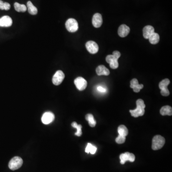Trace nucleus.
<instances>
[{"mask_svg":"<svg viewBox=\"0 0 172 172\" xmlns=\"http://www.w3.org/2000/svg\"><path fill=\"white\" fill-rule=\"evenodd\" d=\"M55 115L51 112H46L43 114L42 117V121L45 124H48L54 121Z\"/></svg>","mask_w":172,"mask_h":172,"instance_id":"11","label":"nucleus"},{"mask_svg":"<svg viewBox=\"0 0 172 172\" xmlns=\"http://www.w3.org/2000/svg\"><path fill=\"white\" fill-rule=\"evenodd\" d=\"M86 48L89 52L95 54L99 51V46L95 42L89 41L86 44Z\"/></svg>","mask_w":172,"mask_h":172,"instance_id":"9","label":"nucleus"},{"mask_svg":"<svg viewBox=\"0 0 172 172\" xmlns=\"http://www.w3.org/2000/svg\"><path fill=\"white\" fill-rule=\"evenodd\" d=\"M14 9L17 12H26L27 10V7L25 5L21 4L18 2H15L14 4Z\"/></svg>","mask_w":172,"mask_h":172,"instance_id":"23","label":"nucleus"},{"mask_svg":"<svg viewBox=\"0 0 172 172\" xmlns=\"http://www.w3.org/2000/svg\"><path fill=\"white\" fill-rule=\"evenodd\" d=\"M165 139L160 135H157L153 137L152 140V149L158 150L161 149L165 144Z\"/></svg>","mask_w":172,"mask_h":172,"instance_id":"3","label":"nucleus"},{"mask_svg":"<svg viewBox=\"0 0 172 172\" xmlns=\"http://www.w3.org/2000/svg\"><path fill=\"white\" fill-rule=\"evenodd\" d=\"M118 132L120 136L126 137L128 134V130L124 125H121L119 126L118 128Z\"/></svg>","mask_w":172,"mask_h":172,"instance_id":"21","label":"nucleus"},{"mask_svg":"<svg viewBox=\"0 0 172 172\" xmlns=\"http://www.w3.org/2000/svg\"><path fill=\"white\" fill-rule=\"evenodd\" d=\"M65 78V74L61 70H58L54 74L52 78V82L55 85H60Z\"/></svg>","mask_w":172,"mask_h":172,"instance_id":"7","label":"nucleus"},{"mask_svg":"<svg viewBox=\"0 0 172 172\" xmlns=\"http://www.w3.org/2000/svg\"><path fill=\"white\" fill-rule=\"evenodd\" d=\"M23 164V159L20 157L16 156L12 158L9 162L8 166L11 170L14 171L20 168Z\"/></svg>","mask_w":172,"mask_h":172,"instance_id":"4","label":"nucleus"},{"mask_svg":"<svg viewBox=\"0 0 172 172\" xmlns=\"http://www.w3.org/2000/svg\"><path fill=\"white\" fill-rule=\"evenodd\" d=\"M11 8V5L9 3L6 2H4V1L0 0V9L1 10H9Z\"/></svg>","mask_w":172,"mask_h":172,"instance_id":"25","label":"nucleus"},{"mask_svg":"<svg viewBox=\"0 0 172 172\" xmlns=\"http://www.w3.org/2000/svg\"><path fill=\"white\" fill-rule=\"evenodd\" d=\"M170 83V80L168 78H165L159 83V87L161 89V93L163 96H168L170 94V92L168 88Z\"/></svg>","mask_w":172,"mask_h":172,"instance_id":"6","label":"nucleus"},{"mask_svg":"<svg viewBox=\"0 0 172 172\" xmlns=\"http://www.w3.org/2000/svg\"><path fill=\"white\" fill-rule=\"evenodd\" d=\"M154 32V29L151 25H147L143 29V36L145 39H148L150 36Z\"/></svg>","mask_w":172,"mask_h":172,"instance_id":"17","label":"nucleus"},{"mask_svg":"<svg viewBox=\"0 0 172 172\" xmlns=\"http://www.w3.org/2000/svg\"><path fill=\"white\" fill-rule=\"evenodd\" d=\"M97 90L99 91L100 92L104 93L106 92V89H105L104 88H103V87L100 86H98L97 87Z\"/></svg>","mask_w":172,"mask_h":172,"instance_id":"28","label":"nucleus"},{"mask_svg":"<svg viewBox=\"0 0 172 172\" xmlns=\"http://www.w3.org/2000/svg\"><path fill=\"white\" fill-rule=\"evenodd\" d=\"M97 149L96 147H95V146L92 145V148H91V150H90V153L92 154H95V153H96V152Z\"/></svg>","mask_w":172,"mask_h":172,"instance_id":"29","label":"nucleus"},{"mask_svg":"<svg viewBox=\"0 0 172 172\" xmlns=\"http://www.w3.org/2000/svg\"><path fill=\"white\" fill-rule=\"evenodd\" d=\"M13 24L12 18L9 16H5L0 18V26L10 27Z\"/></svg>","mask_w":172,"mask_h":172,"instance_id":"14","label":"nucleus"},{"mask_svg":"<svg viewBox=\"0 0 172 172\" xmlns=\"http://www.w3.org/2000/svg\"><path fill=\"white\" fill-rule=\"evenodd\" d=\"M74 83L78 90L82 91L86 89L87 86V81L82 77H78L74 80Z\"/></svg>","mask_w":172,"mask_h":172,"instance_id":"10","label":"nucleus"},{"mask_svg":"<svg viewBox=\"0 0 172 172\" xmlns=\"http://www.w3.org/2000/svg\"><path fill=\"white\" fill-rule=\"evenodd\" d=\"M125 140H126V137L119 135V136L116 138L115 141L117 144H124L125 141Z\"/></svg>","mask_w":172,"mask_h":172,"instance_id":"26","label":"nucleus"},{"mask_svg":"<svg viewBox=\"0 0 172 172\" xmlns=\"http://www.w3.org/2000/svg\"><path fill=\"white\" fill-rule=\"evenodd\" d=\"M97 74L98 76H108L109 75V70L104 65H100L97 68Z\"/></svg>","mask_w":172,"mask_h":172,"instance_id":"16","label":"nucleus"},{"mask_svg":"<svg viewBox=\"0 0 172 172\" xmlns=\"http://www.w3.org/2000/svg\"><path fill=\"white\" fill-rule=\"evenodd\" d=\"M150 43L153 45H156L159 43L160 40V36L157 33L154 32L148 38Z\"/></svg>","mask_w":172,"mask_h":172,"instance_id":"20","label":"nucleus"},{"mask_svg":"<svg viewBox=\"0 0 172 172\" xmlns=\"http://www.w3.org/2000/svg\"><path fill=\"white\" fill-rule=\"evenodd\" d=\"M86 120L89 122V126L94 127L96 125V121L94 119V117L92 114H88L86 116Z\"/></svg>","mask_w":172,"mask_h":172,"instance_id":"22","label":"nucleus"},{"mask_svg":"<svg viewBox=\"0 0 172 172\" xmlns=\"http://www.w3.org/2000/svg\"><path fill=\"white\" fill-rule=\"evenodd\" d=\"M121 56V53L118 51H114L112 55H108L106 57V60L109 64V67L112 69H117L119 67L118 59Z\"/></svg>","mask_w":172,"mask_h":172,"instance_id":"1","label":"nucleus"},{"mask_svg":"<svg viewBox=\"0 0 172 172\" xmlns=\"http://www.w3.org/2000/svg\"><path fill=\"white\" fill-rule=\"evenodd\" d=\"M27 9H28L29 13L32 15H36L37 13L38 10L36 6L34 5L32 2L31 1H28L27 2Z\"/></svg>","mask_w":172,"mask_h":172,"instance_id":"18","label":"nucleus"},{"mask_svg":"<svg viewBox=\"0 0 172 172\" xmlns=\"http://www.w3.org/2000/svg\"><path fill=\"white\" fill-rule=\"evenodd\" d=\"M137 108L134 110H130L131 115L133 117L137 118L142 116L144 114L145 105L144 101L138 99L136 101Z\"/></svg>","mask_w":172,"mask_h":172,"instance_id":"2","label":"nucleus"},{"mask_svg":"<svg viewBox=\"0 0 172 172\" xmlns=\"http://www.w3.org/2000/svg\"><path fill=\"white\" fill-rule=\"evenodd\" d=\"M66 28L69 32H75L78 29V25L77 21L73 18H69L66 22Z\"/></svg>","mask_w":172,"mask_h":172,"instance_id":"5","label":"nucleus"},{"mask_svg":"<svg viewBox=\"0 0 172 172\" xmlns=\"http://www.w3.org/2000/svg\"><path fill=\"white\" fill-rule=\"evenodd\" d=\"M71 125L74 128L77 129V132L75 133V135L77 136H81L82 135V133L81 131V129H82V125H78L77 124L76 122H72V124H71Z\"/></svg>","mask_w":172,"mask_h":172,"instance_id":"24","label":"nucleus"},{"mask_svg":"<svg viewBox=\"0 0 172 172\" xmlns=\"http://www.w3.org/2000/svg\"><path fill=\"white\" fill-rule=\"evenodd\" d=\"M130 32V28L129 26L126 25H120L118 29V34L120 37H125L127 36Z\"/></svg>","mask_w":172,"mask_h":172,"instance_id":"13","label":"nucleus"},{"mask_svg":"<svg viewBox=\"0 0 172 172\" xmlns=\"http://www.w3.org/2000/svg\"><path fill=\"white\" fill-rule=\"evenodd\" d=\"M130 87L133 89L135 92H139L140 90L144 88V85L142 84H139L138 81L136 78H133L131 81Z\"/></svg>","mask_w":172,"mask_h":172,"instance_id":"15","label":"nucleus"},{"mask_svg":"<svg viewBox=\"0 0 172 172\" xmlns=\"http://www.w3.org/2000/svg\"><path fill=\"white\" fill-rule=\"evenodd\" d=\"M120 163L121 165H124L126 162L130 161L133 162L136 159V156L133 153L126 152L125 153H121L120 156Z\"/></svg>","mask_w":172,"mask_h":172,"instance_id":"8","label":"nucleus"},{"mask_svg":"<svg viewBox=\"0 0 172 172\" xmlns=\"http://www.w3.org/2000/svg\"><path fill=\"white\" fill-rule=\"evenodd\" d=\"M92 144H90V143H88V144H87V147L86 148L85 152L87 153H90V150L92 148Z\"/></svg>","mask_w":172,"mask_h":172,"instance_id":"27","label":"nucleus"},{"mask_svg":"<svg viewBox=\"0 0 172 172\" xmlns=\"http://www.w3.org/2000/svg\"><path fill=\"white\" fill-rule=\"evenodd\" d=\"M92 25L96 28H99L101 26L103 22L102 16L99 13H95L93 16Z\"/></svg>","mask_w":172,"mask_h":172,"instance_id":"12","label":"nucleus"},{"mask_svg":"<svg viewBox=\"0 0 172 172\" xmlns=\"http://www.w3.org/2000/svg\"><path fill=\"white\" fill-rule=\"evenodd\" d=\"M160 114L163 116L168 115L171 116L172 114V108L169 106H165L161 109L160 111Z\"/></svg>","mask_w":172,"mask_h":172,"instance_id":"19","label":"nucleus"}]
</instances>
